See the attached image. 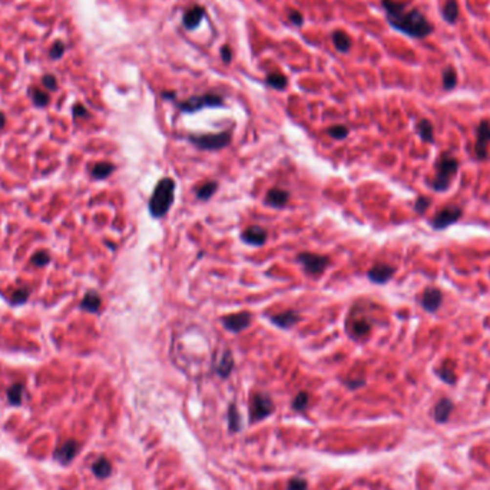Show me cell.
<instances>
[{"label":"cell","instance_id":"37","mask_svg":"<svg viewBox=\"0 0 490 490\" xmlns=\"http://www.w3.org/2000/svg\"><path fill=\"white\" fill-rule=\"evenodd\" d=\"M230 428L238 430L239 428V414L235 405L230 407Z\"/></svg>","mask_w":490,"mask_h":490},{"label":"cell","instance_id":"6","mask_svg":"<svg viewBox=\"0 0 490 490\" xmlns=\"http://www.w3.org/2000/svg\"><path fill=\"white\" fill-rule=\"evenodd\" d=\"M298 262L304 267L305 273L311 276H319L325 271V268L330 264V258L320 254H313V253H301L297 256Z\"/></svg>","mask_w":490,"mask_h":490},{"label":"cell","instance_id":"36","mask_svg":"<svg viewBox=\"0 0 490 490\" xmlns=\"http://www.w3.org/2000/svg\"><path fill=\"white\" fill-rule=\"evenodd\" d=\"M437 374H439V377H440L442 380H445V382L448 384H453L456 382V376H454V373H453L451 370L446 368V365H445L443 368L437 370Z\"/></svg>","mask_w":490,"mask_h":490},{"label":"cell","instance_id":"18","mask_svg":"<svg viewBox=\"0 0 490 490\" xmlns=\"http://www.w3.org/2000/svg\"><path fill=\"white\" fill-rule=\"evenodd\" d=\"M290 199V193L279 188H273L267 193V204L274 208H282Z\"/></svg>","mask_w":490,"mask_h":490},{"label":"cell","instance_id":"39","mask_svg":"<svg viewBox=\"0 0 490 490\" xmlns=\"http://www.w3.org/2000/svg\"><path fill=\"white\" fill-rule=\"evenodd\" d=\"M64 44L62 42H56L53 46H52V49H50V56H52V59H59V58L64 56Z\"/></svg>","mask_w":490,"mask_h":490},{"label":"cell","instance_id":"19","mask_svg":"<svg viewBox=\"0 0 490 490\" xmlns=\"http://www.w3.org/2000/svg\"><path fill=\"white\" fill-rule=\"evenodd\" d=\"M101 305H102V298L95 291H89L81 302V308L87 313H98Z\"/></svg>","mask_w":490,"mask_h":490},{"label":"cell","instance_id":"35","mask_svg":"<svg viewBox=\"0 0 490 490\" xmlns=\"http://www.w3.org/2000/svg\"><path fill=\"white\" fill-rule=\"evenodd\" d=\"M307 405H308V394L305 393V391H301V393H298V396L296 397V400H294V408L296 410H298V411H302L305 407H307Z\"/></svg>","mask_w":490,"mask_h":490},{"label":"cell","instance_id":"46","mask_svg":"<svg viewBox=\"0 0 490 490\" xmlns=\"http://www.w3.org/2000/svg\"><path fill=\"white\" fill-rule=\"evenodd\" d=\"M364 383V382H360V380H356V382H348V385L351 387V388H356V387H359V385H362V384Z\"/></svg>","mask_w":490,"mask_h":490},{"label":"cell","instance_id":"9","mask_svg":"<svg viewBox=\"0 0 490 490\" xmlns=\"http://www.w3.org/2000/svg\"><path fill=\"white\" fill-rule=\"evenodd\" d=\"M251 320H253L251 313H248V311H239V313L230 314V316L224 317L222 319V325H224L225 330H228L231 333H241V331H244L245 328L250 327Z\"/></svg>","mask_w":490,"mask_h":490},{"label":"cell","instance_id":"20","mask_svg":"<svg viewBox=\"0 0 490 490\" xmlns=\"http://www.w3.org/2000/svg\"><path fill=\"white\" fill-rule=\"evenodd\" d=\"M459 3L457 0H447L442 9V16L447 21L448 24H454L457 18H459Z\"/></svg>","mask_w":490,"mask_h":490},{"label":"cell","instance_id":"16","mask_svg":"<svg viewBox=\"0 0 490 490\" xmlns=\"http://www.w3.org/2000/svg\"><path fill=\"white\" fill-rule=\"evenodd\" d=\"M453 402L450 399H442L433 408V417L437 423L447 422L451 411H453Z\"/></svg>","mask_w":490,"mask_h":490},{"label":"cell","instance_id":"29","mask_svg":"<svg viewBox=\"0 0 490 490\" xmlns=\"http://www.w3.org/2000/svg\"><path fill=\"white\" fill-rule=\"evenodd\" d=\"M351 327H353V333H354L356 337H365L370 333V330H371V324L367 320H364V319L356 320L353 322Z\"/></svg>","mask_w":490,"mask_h":490},{"label":"cell","instance_id":"31","mask_svg":"<svg viewBox=\"0 0 490 490\" xmlns=\"http://www.w3.org/2000/svg\"><path fill=\"white\" fill-rule=\"evenodd\" d=\"M267 84L274 89L282 90L287 86V78L282 73H270L267 76Z\"/></svg>","mask_w":490,"mask_h":490},{"label":"cell","instance_id":"3","mask_svg":"<svg viewBox=\"0 0 490 490\" xmlns=\"http://www.w3.org/2000/svg\"><path fill=\"white\" fill-rule=\"evenodd\" d=\"M434 168H436V176L430 182V187L437 192L446 191L459 170V161L447 153H443L436 162Z\"/></svg>","mask_w":490,"mask_h":490},{"label":"cell","instance_id":"32","mask_svg":"<svg viewBox=\"0 0 490 490\" xmlns=\"http://www.w3.org/2000/svg\"><path fill=\"white\" fill-rule=\"evenodd\" d=\"M327 133L333 138V139H344L347 135H348V129L345 128L344 125H336V127H331V128L327 129Z\"/></svg>","mask_w":490,"mask_h":490},{"label":"cell","instance_id":"43","mask_svg":"<svg viewBox=\"0 0 490 490\" xmlns=\"http://www.w3.org/2000/svg\"><path fill=\"white\" fill-rule=\"evenodd\" d=\"M73 115L79 116V118H86L89 115V112L86 110V107L84 105H75V107H73Z\"/></svg>","mask_w":490,"mask_h":490},{"label":"cell","instance_id":"28","mask_svg":"<svg viewBox=\"0 0 490 490\" xmlns=\"http://www.w3.org/2000/svg\"><path fill=\"white\" fill-rule=\"evenodd\" d=\"M218 190V182L216 181H210L207 184H204L198 191H196V198L201 201H208L213 193Z\"/></svg>","mask_w":490,"mask_h":490},{"label":"cell","instance_id":"23","mask_svg":"<svg viewBox=\"0 0 490 490\" xmlns=\"http://www.w3.org/2000/svg\"><path fill=\"white\" fill-rule=\"evenodd\" d=\"M333 43H334L336 49L342 52V53L348 52L350 47H351V39L342 30H336L333 33Z\"/></svg>","mask_w":490,"mask_h":490},{"label":"cell","instance_id":"17","mask_svg":"<svg viewBox=\"0 0 490 490\" xmlns=\"http://www.w3.org/2000/svg\"><path fill=\"white\" fill-rule=\"evenodd\" d=\"M298 320H299L298 314H297L296 311H291V310L284 311V313H281V314H276V316L271 317V322H273L274 325L279 327V328H284V330L291 328L296 322H298Z\"/></svg>","mask_w":490,"mask_h":490},{"label":"cell","instance_id":"7","mask_svg":"<svg viewBox=\"0 0 490 490\" xmlns=\"http://www.w3.org/2000/svg\"><path fill=\"white\" fill-rule=\"evenodd\" d=\"M463 215V211L460 207L457 205H448L445 207L443 210H440L439 213H436L431 219V227L437 231L446 230L447 227L453 225L454 222H457Z\"/></svg>","mask_w":490,"mask_h":490},{"label":"cell","instance_id":"24","mask_svg":"<svg viewBox=\"0 0 490 490\" xmlns=\"http://www.w3.org/2000/svg\"><path fill=\"white\" fill-rule=\"evenodd\" d=\"M417 132H419L420 138H422L425 142H433V133H434V129H433V124H431L428 119H422V121H419V124H417Z\"/></svg>","mask_w":490,"mask_h":490},{"label":"cell","instance_id":"2","mask_svg":"<svg viewBox=\"0 0 490 490\" xmlns=\"http://www.w3.org/2000/svg\"><path fill=\"white\" fill-rule=\"evenodd\" d=\"M175 198V182L170 178H164L158 182L149 199V213L155 218H162L167 215L173 204Z\"/></svg>","mask_w":490,"mask_h":490},{"label":"cell","instance_id":"33","mask_svg":"<svg viewBox=\"0 0 490 490\" xmlns=\"http://www.w3.org/2000/svg\"><path fill=\"white\" fill-rule=\"evenodd\" d=\"M29 296H30V291H29V288H19V290L13 291V294H12L10 299H12V302H13V304H23V302H26V301H27Z\"/></svg>","mask_w":490,"mask_h":490},{"label":"cell","instance_id":"40","mask_svg":"<svg viewBox=\"0 0 490 490\" xmlns=\"http://www.w3.org/2000/svg\"><path fill=\"white\" fill-rule=\"evenodd\" d=\"M307 489V482L304 479H293L288 483V490H305Z\"/></svg>","mask_w":490,"mask_h":490},{"label":"cell","instance_id":"25","mask_svg":"<svg viewBox=\"0 0 490 490\" xmlns=\"http://www.w3.org/2000/svg\"><path fill=\"white\" fill-rule=\"evenodd\" d=\"M113 170H115V167L110 162H99L92 168V176L95 179H105Z\"/></svg>","mask_w":490,"mask_h":490},{"label":"cell","instance_id":"15","mask_svg":"<svg viewBox=\"0 0 490 490\" xmlns=\"http://www.w3.org/2000/svg\"><path fill=\"white\" fill-rule=\"evenodd\" d=\"M242 239L251 245H262L267 241V231L262 227H250L242 233Z\"/></svg>","mask_w":490,"mask_h":490},{"label":"cell","instance_id":"1","mask_svg":"<svg viewBox=\"0 0 490 490\" xmlns=\"http://www.w3.org/2000/svg\"><path fill=\"white\" fill-rule=\"evenodd\" d=\"M388 23L399 32L414 39H425L434 30L433 24L419 9H405V3L383 0Z\"/></svg>","mask_w":490,"mask_h":490},{"label":"cell","instance_id":"38","mask_svg":"<svg viewBox=\"0 0 490 490\" xmlns=\"http://www.w3.org/2000/svg\"><path fill=\"white\" fill-rule=\"evenodd\" d=\"M430 207V199L428 198H425V196H420L416 204H414V210L417 213H423L425 211H427V208Z\"/></svg>","mask_w":490,"mask_h":490},{"label":"cell","instance_id":"13","mask_svg":"<svg viewBox=\"0 0 490 490\" xmlns=\"http://www.w3.org/2000/svg\"><path fill=\"white\" fill-rule=\"evenodd\" d=\"M78 451H79L78 442L76 440H67V442H64L61 447H58L55 450L53 456H55V459L59 463L67 465V463H70L73 460V457L78 454Z\"/></svg>","mask_w":490,"mask_h":490},{"label":"cell","instance_id":"22","mask_svg":"<svg viewBox=\"0 0 490 490\" xmlns=\"http://www.w3.org/2000/svg\"><path fill=\"white\" fill-rule=\"evenodd\" d=\"M92 471L95 473L96 477H99V479H105L107 476H110V473H112L110 462H109L107 459H105V457L98 459V460L92 465Z\"/></svg>","mask_w":490,"mask_h":490},{"label":"cell","instance_id":"42","mask_svg":"<svg viewBox=\"0 0 490 490\" xmlns=\"http://www.w3.org/2000/svg\"><path fill=\"white\" fill-rule=\"evenodd\" d=\"M221 58L225 64H230L231 62V58H233V52L228 46H224L222 50H221Z\"/></svg>","mask_w":490,"mask_h":490},{"label":"cell","instance_id":"27","mask_svg":"<svg viewBox=\"0 0 490 490\" xmlns=\"http://www.w3.org/2000/svg\"><path fill=\"white\" fill-rule=\"evenodd\" d=\"M442 81H443V89L445 90H453L456 85H457V75H456V70L448 66L443 70V76H442Z\"/></svg>","mask_w":490,"mask_h":490},{"label":"cell","instance_id":"10","mask_svg":"<svg viewBox=\"0 0 490 490\" xmlns=\"http://www.w3.org/2000/svg\"><path fill=\"white\" fill-rule=\"evenodd\" d=\"M274 410V403L273 400L262 393H256L253 399V405H251V416L253 420H261L267 416H270Z\"/></svg>","mask_w":490,"mask_h":490},{"label":"cell","instance_id":"41","mask_svg":"<svg viewBox=\"0 0 490 490\" xmlns=\"http://www.w3.org/2000/svg\"><path fill=\"white\" fill-rule=\"evenodd\" d=\"M42 82H43V85H44V87H46V89H49V90H55V89L58 87L56 78H55V76H52V75H46V76H43Z\"/></svg>","mask_w":490,"mask_h":490},{"label":"cell","instance_id":"12","mask_svg":"<svg viewBox=\"0 0 490 490\" xmlns=\"http://www.w3.org/2000/svg\"><path fill=\"white\" fill-rule=\"evenodd\" d=\"M394 273H396V268L393 265H388V264H376L367 273V277L374 284H385L387 281L391 279V277L394 276Z\"/></svg>","mask_w":490,"mask_h":490},{"label":"cell","instance_id":"30","mask_svg":"<svg viewBox=\"0 0 490 490\" xmlns=\"http://www.w3.org/2000/svg\"><path fill=\"white\" fill-rule=\"evenodd\" d=\"M30 96H32L33 104L39 107H46L49 104V101H50V98H49V95L46 92H43L41 89H36V87L30 89Z\"/></svg>","mask_w":490,"mask_h":490},{"label":"cell","instance_id":"5","mask_svg":"<svg viewBox=\"0 0 490 490\" xmlns=\"http://www.w3.org/2000/svg\"><path fill=\"white\" fill-rule=\"evenodd\" d=\"M222 104H224V99H222L219 95L208 93V95H201V96H192L190 99L181 102V104L178 105V107H179L182 112L192 113V112L201 110V109H204V107H221Z\"/></svg>","mask_w":490,"mask_h":490},{"label":"cell","instance_id":"4","mask_svg":"<svg viewBox=\"0 0 490 490\" xmlns=\"http://www.w3.org/2000/svg\"><path fill=\"white\" fill-rule=\"evenodd\" d=\"M190 141L195 147L204 150H218L225 148L231 142V132L207 133V135H191Z\"/></svg>","mask_w":490,"mask_h":490},{"label":"cell","instance_id":"26","mask_svg":"<svg viewBox=\"0 0 490 490\" xmlns=\"http://www.w3.org/2000/svg\"><path fill=\"white\" fill-rule=\"evenodd\" d=\"M23 391H24V387H23L21 383H16L13 384L12 387H9V390H7V400H9V403L13 405H21Z\"/></svg>","mask_w":490,"mask_h":490},{"label":"cell","instance_id":"47","mask_svg":"<svg viewBox=\"0 0 490 490\" xmlns=\"http://www.w3.org/2000/svg\"><path fill=\"white\" fill-rule=\"evenodd\" d=\"M164 98H167V99H172L173 96H175V93H168V92H164V95H162Z\"/></svg>","mask_w":490,"mask_h":490},{"label":"cell","instance_id":"14","mask_svg":"<svg viewBox=\"0 0 490 490\" xmlns=\"http://www.w3.org/2000/svg\"><path fill=\"white\" fill-rule=\"evenodd\" d=\"M204 16H205V9L202 6H193L184 13V18H182L184 26L190 30H193L199 26Z\"/></svg>","mask_w":490,"mask_h":490},{"label":"cell","instance_id":"44","mask_svg":"<svg viewBox=\"0 0 490 490\" xmlns=\"http://www.w3.org/2000/svg\"><path fill=\"white\" fill-rule=\"evenodd\" d=\"M290 21H293L294 24H297V26H301V24H302V21H304V18H302V15H301V13L296 12V10H293V12L290 13Z\"/></svg>","mask_w":490,"mask_h":490},{"label":"cell","instance_id":"11","mask_svg":"<svg viewBox=\"0 0 490 490\" xmlns=\"http://www.w3.org/2000/svg\"><path fill=\"white\" fill-rule=\"evenodd\" d=\"M442 301H443V294L439 288H434V287H428L425 290L423 296H422V307L428 311V313H434L440 308L442 305Z\"/></svg>","mask_w":490,"mask_h":490},{"label":"cell","instance_id":"8","mask_svg":"<svg viewBox=\"0 0 490 490\" xmlns=\"http://www.w3.org/2000/svg\"><path fill=\"white\" fill-rule=\"evenodd\" d=\"M490 142V124L488 121H482L476 130V145L474 152L477 159H488V145Z\"/></svg>","mask_w":490,"mask_h":490},{"label":"cell","instance_id":"34","mask_svg":"<svg viewBox=\"0 0 490 490\" xmlns=\"http://www.w3.org/2000/svg\"><path fill=\"white\" fill-rule=\"evenodd\" d=\"M49 261H50V256H49L47 251H38L32 256V262L36 267H44V265L49 264Z\"/></svg>","mask_w":490,"mask_h":490},{"label":"cell","instance_id":"45","mask_svg":"<svg viewBox=\"0 0 490 490\" xmlns=\"http://www.w3.org/2000/svg\"><path fill=\"white\" fill-rule=\"evenodd\" d=\"M4 125H6V116L3 112H0V129L4 128Z\"/></svg>","mask_w":490,"mask_h":490},{"label":"cell","instance_id":"21","mask_svg":"<svg viewBox=\"0 0 490 490\" xmlns=\"http://www.w3.org/2000/svg\"><path fill=\"white\" fill-rule=\"evenodd\" d=\"M233 367H234V359L231 356L230 351H225L222 354V357L219 359V362H216V373L221 376V377H228L233 371Z\"/></svg>","mask_w":490,"mask_h":490}]
</instances>
